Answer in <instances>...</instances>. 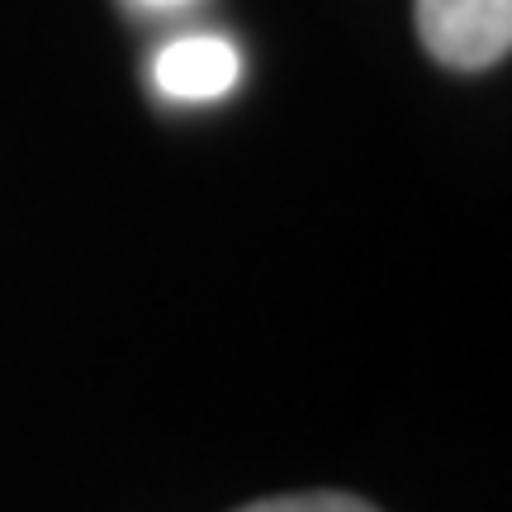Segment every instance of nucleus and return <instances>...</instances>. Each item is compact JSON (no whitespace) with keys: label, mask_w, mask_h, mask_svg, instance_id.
<instances>
[{"label":"nucleus","mask_w":512,"mask_h":512,"mask_svg":"<svg viewBox=\"0 0 512 512\" xmlns=\"http://www.w3.org/2000/svg\"><path fill=\"white\" fill-rule=\"evenodd\" d=\"M147 5H181V0H147Z\"/></svg>","instance_id":"20e7f679"},{"label":"nucleus","mask_w":512,"mask_h":512,"mask_svg":"<svg viewBox=\"0 0 512 512\" xmlns=\"http://www.w3.org/2000/svg\"><path fill=\"white\" fill-rule=\"evenodd\" d=\"M418 38L441 67L479 72L512 48V0H418Z\"/></svg>","instance_id":"f257e3e1"},{"label":"nucleus","mask_w":512,"mask_h":512,"mask_svg":"<svg viewBox=\"0 0 512 512\" xmlns=\"http://www.w3.org/2000/svg\"><path fill=\"white\" fill-rule=\"evenodd\" d=\"M242 512H375L370 503L351 494H290V498H266Z\"/></svg>","instance_id":"7ed1b4c3"},{"label":"nucleus","mask_w":512,"mask_h":512,"mask_svg":"<svg viewBox=\"0 0 512 512\" xmlns=\"http://www.w3.org/2000/svg\"><path fill=\"white\" fill-rule=\"evenodd\" d=\"M242 76V57L238 48L219 34H195V38H176L166 43L162 53L152 57V81L166 100H185V105H200V100H219L238 86Z\"/></svg>","instance_id":"f03ea898"}]
</instances>
